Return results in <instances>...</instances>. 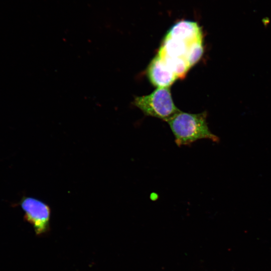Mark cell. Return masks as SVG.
<instances>
[{"instance_id": "cell-1", "label": "cell", "mask_w": 271, "mask_h": 271, "mask_svg": "<svg viewBox=\"0 0 271 271\" xmlns=\"http://www.w3.org/2000/svg\"><path fill=\"white\" fill-rule=\"evenodd\" d=\"M206 111L190 113L179 111L166 122L178 147L190 146L198 140L207 139L218 143L219 138L209 129Z\"/></svg>"}, {"instance_id": "cell-2", "label": "cell", "mask_w": 271, "mask_h": 271, "mask_svg": "<svg viewBox=\"0 0 271 271\" xmlns=\"http://www.w3.org/2000/svg\"><path fill=\"white\" fill-rule=\"evenodd\" d=\"M133 103L145 115L165 121L180 111L174 103L170 87H157L150 94L136 96Z\"/></svg>"}, {"instance_id": "cell-3", "label": "cell", "mask_w": 271, "mask_h": 271, "mask_svg": "<svg viewBox=\"0 0 271 271\" xmlns=\"http://www.w3.org/2000/svg\"><path fill=\"white\" fill-rule=\"evenodd\" d=\"M21 206L26 219L34 227L37 234L46 233L50 228L51 209L44 202L31 197H24Z\"/></svg>"}, {"instance_id": "cell-4", "label": "cell", "mask_w": 271, "mask_h": 271, "mask_svg": "<svg viewBox=\"0 0 271 271\" xmlns=\"http://www.w3.org/2000/svg\"><path fill=\"white\" fill-rule=\"evenodd\" d=\"M147 75L151 82L157 87H170L177 79L159 54L150 63Z\"/></svg>"}, {"instance_id": "cell-5", "label": "cell", "mask_w": 271, "mask_h": 271, "mask_svg": "<svg viewBox=\"0 0 271 271\" xmlns=\"http://www.w3.org/2000/svg\"><path fill=\"white\" fill-rule=\"evenodd\" d=\"M166 35L190 44L203 39L202 30L198 24L188 20L177 22L169 30Z\"/></svg>"}, {"instance_id": "cell-6", "label": "cell", "mask_w": 271, "mask_h": 271, "mask_svg": "<svg viewBox=\"0 0 271 271\" xmlns=\"http://www.w3.org/2000/svg\"><path fill=\"white\" fill-rule=\"evenodd\" d=\"M191 44L166 35L158 53L164 56L183 58L185 59L188 47Z\"/></svg>"}, {"instance_id": "cell-7", "label": "cell", "mask_w": 271, "mask_h": 271, "mask_svg": "<svg viewBox=\"0 0 271 271\" xmlns=\"http://www.w3.org/2000/svg\"><path fill=\"white\" fill-rule=\"evenodd\" d=\"M160 55L177 78H182L190 68L187 61L183 58L169 57Z\"/></svg>"}, {"instance_id": "cell-8", "label": "cell", "mask_w": 271, "mask_h": 271, "mask_svg": "<svg viewBox=\"0 0 271 271\" xmlns=\"http://www.w3.org/2000/svg\"><path fill=\"white\" fill-rule=\"evenodd\" d=\"M203 53L202 40L195 41L189 45L185 60L190 68L194 66L200 59Z\"/></svg>"}]
</instances>
